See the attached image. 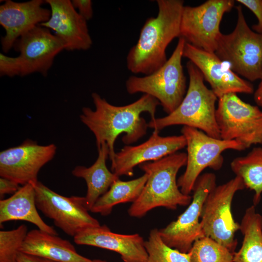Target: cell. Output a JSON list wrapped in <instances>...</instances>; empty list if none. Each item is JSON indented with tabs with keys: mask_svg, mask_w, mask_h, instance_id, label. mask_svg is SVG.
Returning <instances> with one entry per match:
<instances>
[{
	"mask_svg": "<svg viewBox=\"0 0 262 262\" xmlns=\"http://www.w3.org/2000/svg\"><path fill=\"white\" fill-rule=\"evenodd\" d=\"M91 96L95 110L83 107L80 118L94 134L98 148L104 144L107 145L111 161L115 153L114 146L117 137L124 133L122 140L126 145L137 141L147 133L148 128V123L141 114L147 112L151 120H154L160 105L156 98L147 94L131 103L120 106L111 104L97 93H93Z\"/></svg>",
	"mask_w": 262,
	"mask_h": 262,
	"instance_id": "6da1fadb",
	"label": "cell"
},
{
	"mask_svg": "<svg viewBox=\"0 0 262 262\" xmlns=\"http://www.w3.org/2000/svg\"><path fill=\"white\" fill-rule=\"evenodd\" d=\"M156 16L148 18L142 28L137 43L127 56V68L135 74H150L167 59L166 50L171 41L180 37L184 1L157 0Z\"/></svg>",
	"mask_w": 262,
	"mask_h": 262,
	"instance_id": "7a4b0ae2",
	"label": "cell"
},
{
	"mask_svg": "<svg viewBox=\"0 0 262 262\" xmlns=\"http://www.w3.org/2000/svg\"><path fill=\"white\" fill-rule=\"evenodd\" d=\"M186 162L187 154L177 152L140 164L147 179L140 196L129 208V215L141 218L157 207L174 210L179 206H188L192 196L181 192L177 180V173Z\"/></svg>",
	"mask_w": 262,
	"mask_h": 262,
	"instance_id": "3957f363",
	"label": "cell"
},
{
	"mask_svg": "<svg viewBox=\"0 0 262 262\" xmlns=\"http://www.w3.org/2000/svg\"><path fill=\"white\" fill-rule=\"evenodd\" d=\"M189 82L185 96L178 107L167 115L151 120L148 127L160 131L173 125H182L199 130L220 139L216 121L215 103L218 98L204 84V77L191 61L186 64Z\"/></svg>",
	"mask_w": 262,
	"mask_h": 262,
	"instance_id": "277c9868",
	"label": "cell"
},
{
	"mask_svg": "<svg viewBox=\"0 0 262 262\" xmlns=\"http://www.w3.org/2000/svg\"><path fill=\"white\" fill-rule=\"evenodd\" d=\"M185 39L179 37L170 58L160 68L143 77L131 76L125 83L130 94L142 93L156 98L167 114L180 105L186 93V79L181 63Z\"/></svg>",
	"mask_w": 262,
	"mask_h": 262,
	"instance_id": "5b68a950",
	"label": "cell"
},
{
	"mask_svg": "<svg viewBox=\"0 0 262 262\" xmlns=\"http://www.w3.org/2000/svg\"><path fill=\"white\" fill-rule=\"evenodd\" d=\"M237 20L233 31L222 33L215 54L231 69L249 81L262 79V34L253 31L246 20L241 5L236 7Z\"/></svg>",
	"mask_w": 262,
	"mask_h": 262,
	"instance_id": "8992f818",
	"label": "cell"
},
{
	"mask_svg": "<svg viewBox=\"0 0 262 262\" xmlns=\"http://www.w3.org/2000/svg\"><path fill=\"white\" fill-rule=\"evenodd\" d=\"M245 188L241 178L235 176L216 186L203 205L200 224L204 236L211 238L234 253L238 244L235 233L240 224L234 219L231 204L236 193Z\"/></svg>",
	"mask_w": 262,
	"mask_h": 262,
	"instance_id": "52a82bcc",
	"label": "cell"
},
{
	"mask_svg": "<svg viewBox=\"0 0 262 262\" xmlns=\"http://www.w3.org/2000/svg\"><path fill=\"white\" fill-rule=\"evenodd\" d=\"M186 141L187 162L185 171L177 180L181 192L190 195L200 173L206 168L220 170L223 164V151H237L246 148L235 140L213 138L196 128L184 126L181 130Z\"/></svg>",
	"mask_w": 262,
	"mask_h": 262,
	"instance_id": "ba28073f",
	"label": "cell"
},
{
	"mask_svg": "<svg viewBox=\"0 0 262 262\" xmlns=\"http://www.w3.org/2000/svg\"><path fill=\"white\" fill-rule=\"evenodd\" d=\"M218 99L216 121L220 138L236 141L246 149L262 144V110L243 101L235 93Z\"/></svg>",
	"mask_w": 262,
	"mask_h": 262,
	"instance_id": "9c48e42d",
	"label": "cell"
},
{
	"mask_svg": "<svg viewBox=\"0 0 262 262\" xmlns=\"http://www.w3.org/2000/svg\"><path fill=\"white\" fill-rule=\"evenodd\" d=\"M234 3L233 0H208L196 6H184L180 37L195 47L214 53L223 16Z\"/></svg>",
	"mask_w": 262,
	"mask_h": 262,
	"instance_id": "30bf717a",
	"label": "cell"
},
{
	"mask_svg": "<svg viewBox=\"0 0 262 262\" xmlns=\"http://www.w3.org/2000/svg\"><path fill=\"white\" fill-rule=\"evenodd\" d=\"M33 185L37 208L66 234L74 237L85 229L100 225L89 214L85 197L62 196L39 181Z\"/></svg>",
	"mask_w": 262,
	"mask_h": 262,
	"instance_id": "8fae6325",
	"label": "cell"
},
{
	"mask_svg": "<svg viewBox=\"0 0 262 262\" xmlns=\"http://www.w3.org/2000/svg\"><path fill=\"white\" fill-rule=\"evenodd\" d=\"M216 186L213 173L200 175L193 189L192 199L177 219L159 229L160 236L167 246L181 252L188 253L194 242L204 236L199 221L204 201Z\"/></svg>",
	"mask_w": 262,
	"mask_h": 262,
	"instance_id": "7c38bea8",
	"label": "cell"
},
{
	"mask_svg": "<svg viewBox=\"0 0 262 262\" xmlns=\"http://www.w3.org/2000/svg\"><path fill=\"white\" fill-rule=\"evenodd\" d=\"M57 147L54 144L40 145L26 139L21 145L0 153V176L19 185L35 184L41 168L54 157Z\"/></svg>",
	"mask_w": 262,
	"mask_h": 262,
	"instance_id": "4fadbf2b",
	"label": "cell"
},
{
	"mask_svg": "<svg viewBox=\"0 0 262 262\" xmlns=\"http://www.w3.org/2000/svg\"><path fill=\"white\" fill-rule=\"evenodd\" d=\"M13 48L19 53L20 76L34 73L46 76L55 57L66 49L65 44L59 38L41 25L20 36Z\"/></svg>",
	"mask_w": 262,
	"mask_h": 262,
	"instance_id": "5bb4252c",
	"label": "cell"
},
{
	"mask_svg": "<svg viewBox=\"0 0 262 262\" xmlns=\"http://www.w3.org/2000/svg\"><path fill=\"white\" fill-rule=\"evenodd\" d=\"M183 56L200 70L218 98L229 93L251 94L254 92L253 85L234 72L229 64L220 60L215 53L186 42Z\"/></svg>",
	"mask_w": 262,
	"mask_h": 262,
	"instance_id": "9a60e30c",
	"label": "cell"
},
{
	"mask_svg": "<svg viewBox=\"0 0 262 262\" xmlns=\"http://www.w3.org/2000/svg\"><path fill=\"white\" fill-rule=\"evenodd\" d=\"M154 131L149 138L135 146H126L115 152L111 161L112 172L117 176H132L137 165L163 158L177 152L186 146L184 136L173 135L161 136Z\"/></svg>",
	"mask_w": 262,
	"mask_h": 262,
	"instance_id": "2e32d148",
	"label": "cell"
},
{
	"mask_svg": "<svg viewBox=\"0 0 262 262\" xmlns=\"http://www.w3.org/2000/svg\"><path fill=\"white\" fill-rule=\"evenodd\" d=\"M42 0L16 2L6 0L0 6V24L5 35L1 38L2 51L8 52L16 41L35 27L47 22L50 10L42 6Z\"/></svg>",
	"mask_w": 262,
	"mask_h": 262,
	"instance_id": "e0dca14e",
	"label": "cell"
},
{
	"mask_svg": "<svg viewBox=\"0 0 262 262\" xmlns=\"http://www.w3.org/2000/svg\"><path fill=\"white\" fill-rule=\"evenodd\" d=\"M50 7L49 19L40 25L51 30L69 51L87 50L92 45L87 20L69 0H46Z\"/></svg>",
	"mask_w": 262,
	"mask_h": 262,
	"instance_id": "ac0fdd59",
	"label": "cell"
},
{
	"mask_svg": "<svg viewBox=\"0 0 262 262\" xmlns=\"http://www.w3.org/2000/svg\"><path fill=\"white\" fill-rule=\"evenodd\" d=\"M74 241L77 245L115 252L124 262H146L148 257L145 241L140 235L114 232L105 225L84 229L74 237Z\"/></svg>",
	"mask_w": 262,
	"mask_h": 262,
	"instance_id": "d6986e66",
	"label": "cell"
},
{
	"mask_svg": "<svg viewBox=\"0 0 262 262\" xmlns=\"http://www.w3.org/2000/svg\"><path fill=\"white\" fill-rule=\"evenodd\" d=\"M20 252L57 262H92L76 251L68 240L39 229L29 231Z\"/></svg>",
	"mask_w": 262,
	"mask_h": 262,
	"instance_id": "ffe728a7",
	"label": "cell"
},
{
	"mask_svg": "<svg viewBox=\"0 0 262 262\" xmlns=\"http://www.w3.org/2000/svg\"><path fill=\"white\" fill-rule=\"evenodd\" d=\"M37 209L33 184L22 185L12 196L0 200V224L11 221H25L34 224L41 230L57 235L53 228L42 219Z\"/></svg>",
	"mask_w": 262,
	"mask_h": 262,
	"instance_id": "44dd1931",
	"label": "cell"
},
{
	"mask_svg": "<svg viewBox=\"0 0 262 262\" xmlns=\"http://www.w3.org/2000/svg\"><path fill=\"white\" fill-rule=\"evenodd\" d=\"M98 156L95 162L90 166L78 165L72 171V174L77 178L83 179L87 185L85 197L88 209H91L97 200L110 188L113 183L119 179L110 171L106 165V160L109 157V149L104 144L98 148Z\"/></svg>",
	"mask_w": 262,
	"mask_h": 262,
	"instance_id": "7402d4cb",
	"label": "cell"
},
{
	"mask_svg": "<svg viewBox=\"0 0 262 262\" xmlns=\"http://www.w3.org/2000/svg\"><path fill=\"white\" fill-rule=\"evenodd\" d=\"M262 216L254 205L247 208L240 224L243 235L241 248L233 254V262H262Z\"/></svg>",
	"mask_w": 262,
	"mask_h": 262,
	"instance_id": "603a6c76",
	"label": "cell"
},
{
	"mask_svg": "<svg viewBox=\"0 0 262 262\" xmlns=\"http://www.w3.org/2000/svg\"><path fill=\"white\" fill-rule=\"evenodd\" d=\"M147 179V175L144 173L131 180L122 181L119 179L115 180L109 190L97 200L90 211L106 216L118 204L133 203L140 196Z\"/></svg>",
	"mask_w": 262,
	"mask_h": 262,
	"instance_id": "cb8c5ba5",
	"label": "cell"
},
{
	"mask_svg": "<svg viewBox=\"0 0 262 262\" xmlns=\"http://www.w3.org/2000/svg\"><path fill=\"white\" fill-rule=\"evenodd\" d=\"M230 168L241 178L245 188L254 192L253 203L257 206L262 194V147H255L246 156L236 157Z\"/></svg>",
	"mask_w": 262,
	"mask_h": 262,
	"instance_id": "d4e9b609",
	"label": "cell"
},
{
	"mask_svg": "<svg viewBox=\"0 0 262 262\" xmlns=\"http://www.w3.org/2000/svg\"><path fill=\"white\" fill-rule=\"evenodd\" d=\"M188 253L190 254V262H233L234 254L205 236L196 240Z\"/></svg>",
	"mask_w": 262,
	"mask_h": 262,
	"instance_id": "484cf974",
	"label": "cell"
},
{
	"mask_svg": "<svg viewBox=\"0 0 262 262\" xmlns=\"http://www.w3.org/2000/svg\"><path fill=\"white\" fill-rule=\"evenodd\" d=\"M145 246L148 254L146 262H190V254L181 252L165 244L157 229L150 230Z\"/></svg>",
	"mask_w": 262,
	"mask_h": 262,
	"instance_id": "4316f807",
	"label": "cell"
},
{
	"mask_svg": "<svg viewBox=\"0 0 262 262\" xmlns=\"http://www.w3.org/2000/svg\"><path fill=\"white\" fill-rule=\"evenodd\" d=\"M28 232L24 224L12 230L0 231V262H16Z\"/></svg>",
	"mask_w": 262,
	"mask_h": 262,
	"instance_id": "83f0119b",
	"label": "cell"
},
{
	"mask_svg": "<svg viewBox=\"0 0 262 262\" xmlns=\"http://www.w3.org/2000/svg\"><path fill=\"white\" fill-rule=\"evenodd\" d=\"M21 67L18 56L9 57L0 53V75L13 77L20 76Z\"/></svg>",
	"mask_w": 262,
	"mask_h": 262,
	"instance_id": "f1b7e54d",
	"label": "cell"
},
{
	"mask_svg": "<svg viewBox=\"0 0 262 262\" xmlns=\"http://www.w3.org/2000/svg\"><path fill=\"white\" fill-rule=\"evenodd\" d=\"M236 1L247 7L255 15L258 23L252 26L253 31L262 34V0H237Z\"/></svg>",
	"mask_w": 262,
	"mask_h": 262,
	"instance_id": "f546056e",
	"label": "cell"
},
{
	"mask_svg": "<svg viewBox=\"0 0 262 262\" xmlns=\"http://www.w3.org/2000/svg\"><path fill=\"white\" fill-rule=\"evenodd\" d=\"M74 7L78 10V12L86 20L91 19L93 16L92 2L90 0H71Z\"/></svg>",
	"mask_w": 262,
	"mask_h": 262,
	"instance_id": "4dcf8cb0",
	"label": "cell"
},
{
	"mask_svg": "<svg viewBox=\"0 0 262 262\" xmlns=\"http://www.w3.org/2000/svg\"><path fill=\"white\" fill-rule=\"evenodd\" d=\"M17 183L3 177L0 178V196L2 198L5 194H14L20 188Z\"/></svg>",
	"mask_w": 262,
	"mask_h": 262,
	"instance_id": "1f68e13d",
	"label": "cell"
},
{
	"mask_svg": "<svg viewBox=\"0 0 262 262\" xmlns=\"http://www.w3.org/2000/svg\"><path fill=\"white\" fill-rule=\"evenodd\" d=\"M16 262H57L48 259L19 252Z\"/></svg>",
	"mask_w": 262,
	"mask_h": 262,
	"instance_id": "d6a6232c",
	"label": "cell"
},
{
	"mask_svg": "<svg viewBox=\"0 0 262 262\" xmlns=\"http://www.w3.org/2000/svg\"><path fill=\"white\" fill-rule=\"evenodd\" d=\"M254 98L258 106L262 108V79L254 92Z\"/></svg>",
	"mask_w": 262,
	"mask_h": 262,
	"instance_id": "836d02e7",
	"label": "cell"
},
{
	"mask_svg": "<svg viewBox=\"0 0 262 262\" xmlns=\"http://www.w3.org/2000/svg\"><path fill=\"white\" fill-rule=\"evenodd\" d=\"M92 262H107L105 260H102L100 259H95L92 261Z\"/></svg>",
	"mask_w": 262,
	"mask_h": 262,
	"instance_id": "e575fe53",
	"label": "cell"
},
{
	"mask_svg": "<svg viewBox=\"0 0 262 262\" xmlns=\"http://www.w3.org/2000/svg\"></svg>",
	"mask_w": 262,
	"mask_h": 262,
	"instance_id": "d590c367",
	"label": "cell"
}]
</instances>
